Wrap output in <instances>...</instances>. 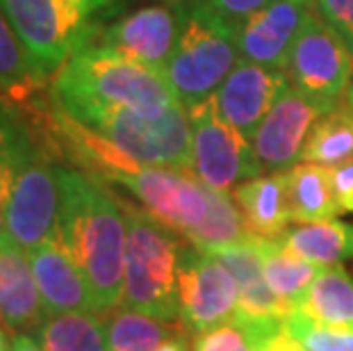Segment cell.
I'll use <instances>...</instances> for the list:
<instances>
[{
  "label": "cell",
  "instance_id": "29",
  "mask_svg": "<svg viewBox=\"0 0 353 351\" xmlns=\"http://www.w3.org/2000/svg\"><path fill=\"white\" fill-rule=\"evenodd\" d=\"M46 73L32 62L23 41L0 7V89L14 94H26L41 87Z\"/></svg>",
  "mask_w": 353,
  "mask_h": 351
},
{
  "label": "cell",
  "instance_id": "6",
  "mask_svg": "<svg viewBox=\"0 0 353 351\" xmlns=\"http://www.w3.org/2000/svg\"><path fill=\"white\" fill-rule=\"evenodd\" d=\"M0 208L10 240L28 253L57 233L62 208L59 167L28 135L0 176Z\"/></svg>",
  "mask_w": 353,
  "mask_h": 351
},
{
  "label": "cell",
  "instance_id": "17",
  "mask_svg": "<svg viewBox=\"0 0 353 351\" xmlns=\"http://www.w3.org/2000/svg\"><path fill=\"white\" fill-rule=\"evenodd\" d=\"M219 263L232 274L237 285V308L235 312L258 317V319H278L285 322L296 308L281 297L274 294L262 270V240H249L232 244L226 249L212 253Z\"/></svg>",
  "mask_w": 353,
  "mask_h": 351
},
{
  "label": "cell",
  "instance_id": "36",
  "mask_svg": "<svg viewBox=\"0 0 353 351\" xmlns=\"http://www.w3.org/2000/svg\"><path fill=\"white\" fill-rule=\"evenodd\" d=\"M12 351H43V347L32 338V335L19 333L17 338L12 340Z\"/></svg>",
  "mask_w": 353,
  "mask_h": 351
},
{
  "label": "cell",
  "instance_id": "5",
  "mask_svg": "<svg viewBox=\"0 0 353 351\" xmlns=\"http://www.w3.org/2000/svg\"><path fill=\"white\" fill-rule=\"evenodd\" d=\"M117 0H0V7L41 73H57L78 50L92 46L103 10Z\"/></svg>",
  "mask_w": 353,
  "mask_h": 351
},
{
  "label": "cell",
  "instance_id": "12",
  "mask_svg": "<svg viewBox=\"0 0 353 351\" xmlns=\"http://www.w3.org/2000/svg\"><path fill=\"white\" fill-rule=\"evenodd\" d=\"M326 112L294 85H288L251 139L260 169L278 174L296 167L303 160L307 137Z\"/></svg>",
  "mask_w": 353,
  "mask_h": 351
},
{
  "label": "cell",
  "instance_id": "38",
  "mask_svg": "<svg viewBox=\"0 0 353 351\" xmlns=\"http://www.w3.org/2000/svg\"><path fill=\"white\" fill-rule=\"evenodd\" d=\"M0 351H12V342H10V338H7L3 324H0Z\"/></svg>",
  "mask_w": 353,
  "mask_h": 351
},
{
  "label": "cell",
  "instance_id": "14",
  "mask_svg": "<svg viewBox=\"0 0 353 351\" xmlns=\"http://www.w3.org/2000/svg\"><path fill=\"white\" fill-rule=\"evenodd\" d=\"M180 17L167 7H144L128 14L121 21L101 28L94 46L110 48L114 53L164 71L176 48Z\"/></svg>",
  "mask_w": 353,
  "mask_h": 351
},
{
  "label": "cell",
  "instance_id": "16",
  "mask_svg": "<svg viewBox=\"0 0 353 351\" xmlns=\"http://www.w3.org/2000/svg\"><path fill=\"white\" fill-rule=\"evenodd\" d=\"M43 308L57 312H96V301L89 281L80 265L71 258L57 237H50L28 253Z\"/></svg>",
  "mask_w": 353,
  "mask_h": 351
},
{
  "label": "cell",
  "instance_id": "11",
  "mask_svg": "<svg viewBox=\"0 0 353 351\" xmlns=\"http://www.w3.org/2000/svg\"><path fill=\"white\" fill-rule=\"evenodd\" d=\"M178 292L180 326L194 335L226 322L237 308V285L232 274L212 253H203L185 242L180 246Z\"/></svg>",
  "mask_w": 353,
  "mask_h": 351
},
{
  "label": "cell",
  "instance_id": "25",
  "mask_svg": "<svg viewBox=\"0 0 353 351\" xmlns=\"http://www.w3.org/2000/svg\"><path fill=\"white\" fill-rule=\"evenodd\" d=\"M262 270H265V279L274 294L296 308L324 267L294 256L281 242L262 240Z\"/></svg>",
  "mask_w": 353,
  "mask_h": 351
},
{
  "label": "cell",
  "instance_id": "30",
  "mask_svg": "<svg viewBox=\"0 0 353 351\" xmlns=\"http://www.w3.org/2000/svg\"><path fill=\"white\" fill-rule=\"evenodd\" d=\"M283 333L290 335L305 351H353V328L314 322L301 310H294L283 322Z\"/></svg>",
  "mask_w": 353,
  "mask_h": 351
},
{
  "label": "cell",
  "instance_id": "34",
  "mask_svg": "<svg viewBox=\"0 0 353 351\" xmlns=\"http://www.w3.org/2000/svg\"><path fill=\"white\" fill-rule=\"evenodd\" d=\"M269 3L272 0H205L208 7H212L216 14L226 17L228 21H235V23H242Z\"/></svg>",
  "mask_w": 353,
  "mask_h": 351
},
{
  "label": "cell",
  "instance_id": "26",
  "mask_svg": "<svg viewBox=\"0 0 353 351\" xmlns=\"http://www.w3.org/2000/svg\"><path fill=\"white\" fill-rule=\"evenodd\" d=\"M105 335L108 351H155L174 331L167 322L119 305L105 315Z\"/></svg>",
  "mask_w": 353,
  "mask_h": 351
},
{
  "label": "cell",
  "instance_id": "13",
  "mask_svg": "<svg viewBox=\"0 0 353 351\" xmlns=\"http://www.w3.org/2000/svg\"><path fill=\"white\" fill-rule=\"evenodd\" d=\"M288 85L290 80L285 71L239 59L235 69L216 89L212 103L223 121L253 139L262 119L269 114Z\"/></svg>",
  "mask_w": 353,
  "mask_h": 351
},
{
  "label": "cell",
  "instance_id": "39",
  "mask_svg": "<svg viewBox=\"0 0 353 351\" xmlns=\"http://www.w3.org/2000/svg\"><path fill=\"white\" fill-rule=\"evenodd\" d=\"M344 101H347V108L353 112V80H351V85L347 89V94H344Z\"/></svg>",
  "mask_w": 353,
  "mask_h": 351
},
{
  "label": "cell",
  "instance_id": "9",
  "mask_svg": "<svg viewBox=\"0 0 353 351\" xmlns=\"http://www.w3.org/2000/svg\"><path fill=\"white\" fill-rule=\"evenodd\" d=\"M285 73L290 85L330 112L344 99L353 80V50L333 28L310 12L292 43Z\"/></svg>",
  "mask_w": 353,
  "mask_h": 351
},
{
  "label": "cell",
  "instance_id": "35",
  "mask_svg": "<svg viewBox=\"0 0 353 351\" xmlns=\"http://www.w3.org/2000/svg\"><path fill=\"white\" fill-rule=\"evenodd\" d=\"M185 335H187V331H185V328H180L178 333H174L171 338L164 340L155 351H192L190 349V342H187Z\"/></svg>",
  "mask_w": 353,
  "mask_h": 351
},
{
  "label": "cell",
  "instance_id": "22",
  "mask_svg": "<svg viewBox=\"0 0 353 351\" xmlns=\"http://www.w3.org/2000/svg\"><path fill=\"white\" fill-rule=\"evenodd\" d=\"M314 322L353 328V281L342 265L324 267L296 305Z\"/></svg>",
  "mask_w": 353,
  "mask_h": 351
},
{
  "label": "cell",
  "instance_id": "3",
  "mask_svg": "<svg viewBox=\"0 0 353 351\" xmlns=\"http://www.w3.org/2000/svg\"><path fill=\"white\" fill-rule=\"evenodd\" d=\"M180 32L164 69L171 89L187 110L212 99L239 62V23L216 14L205 3L178 12Z\"/></svg>",
  "mask_w": 353,
  "mask_h": 351
},
{
  "label": "cell",
  "instance_id": "21",
  "mask_svg": "<svg viewBox=\"0 0 353 351\" xmlns=\"http://www.w3.org/2000/svg\"><path fill=\"white\" fill-rule=\"evenodd\" d=\"M278 242L307 263L330 267L353 256V226L337 219L299 223Z\"/></svg>",
  "mask_w": 353,
  "mask_h": 351
},
{
  "label": "cell",
  "instance_id": "2",
  "mask_svg": "<svg viewBox=\"0 0 353 351\" xmlns=\"http://www.w3.org/2000/svg\"><path fill=\"white\" fill-rule=\"evenodd\" d=\"M52 94L66 114L89 108H123L144 117H162L180 103L164 71L94 43L78 50L55 73Z\"/></svg>",
  "mask_w": 353,
  "mask_h": 351
},
{
  "label": "cell",
  "instance_id": "24",
  "mask_svg": "<svg viewBox=\"0 0 353 351\" xmlns=\"http://www.w3.org/2000/svg\"><path fill=\"white\" fill-rule=\"evenodd\" d=\"M43 351H108L105 315L96 312H57L46 315L37 328Z\"/></svg>",
  "mask_w": 353,
  "mask_h": 351
},
{
  "label": "cell",
  "instance_id": "20",
  "mask_svg": "<svg viewBox=\"0 0 353 351\" xmlns=\"http://www.w3.org/2000/svg\"><path fill=\"white\" fill-rule=\"evenodd\" d=\"M285 188L292 221H324L335 219L342 212L330 185V167L299 162L296 167L285 171Z\"/></svg>",
  "mask_w": 353,
  "mask_h": 351
},
{
  "label": "cell",
  "instance_id": "40",
  "mask_svg": "<svg viewBox=\"0 0 353 351\" xmlns=\"http://www.w3.org/2000/svg\"><path fill=\"white\" fill-rule=\"evenodd\" d=\"M292 351H305V349H301V347H299V345H294V349H292Z\"/></svg>",
  "mask_w": 353,
  "mask_h": 351
},
{
  "label": "cell",
  "instance_id": "32",
  "mask_svg": "<svg viewBox=\"0 0 353 351\" xmlns=\"http://www.w3.org/2000/svg\"><path fill=\"white\" fill-rule=\"evenodd\" d=\"M28 132L14 121V117L7 112V108L0 103V176L10 167L14 155H17L21 141L26 139Z\"/></svg>",
  "mask_w": 353,
  "mask_h": 351
},
{
  "label": "cell",
  "instance_id": "27",
  "mask_svg": "<svg viewBox=\"0 0 353 351\" xmlns=\"http://www.w3.org/2000/svg\"><path fill=\"white\" fill-rule=\"evenodd\" d=\"M253 237L244 226L242 212L235 203V199L228 192L212 190V199H210V210L205 219L199 226L190 240L192 246H196L203 253H216L226 246L249 242Z\"/></svg>",
  "mask_w": 353,
  "mask_h": 351
},
{
  "label": "cell",
  "instance_id": "31",
  "mask_svg": "<svg viewBox=\"0 0 353 351\" xmlns=\"http://www.w3.org/2000/svg\"><path fill=\"white\" fill-rule=\"evenodd\" d=\"M310 7L353 50V0H312Z\"/></svg>",
  "mask_w": 353,
  "mask_h": 351
},
{
  "label": "cell",
  "instance_id": "8",
  "mask_svg": "<svg viewBox=\"0 0 353 351\" xmlns=\"http://www.w3.org/2000/svg\"><path fill=\"white\" fill-rule=\"evenodd\" d=\"M105 178L125 188L155 221L187 242L210 210L212 188L203 185L190 171L130 162L123 169L110 171Z\"/></svg>",
  "mask_w": 353,
  "mask_h": 351
},
{
  "label": "cell",
  "instance_id": "15",
  "mask_svg": "<svg viewBox=\"0 0 353 351\" xmlns=\"http://www.w3.org/2000/svg\"><path fill=\"white\" fill-rule=\"evenodd\" d=\"M310 12V5L301 0H272L239 23V59L285 71L292 43Z\"/></svg>",
  "mask_w": 353,
  "mask_h": 351
},
{
  "label": "cell",
  "instance_id": "28",
  "mask_svg": "<svg viewBox=\"0 0 353 351\" xmlns=\"http://www.w3.org/2000/svg\"><path fill=\"white\" fill-rule=\"evenodd\" d=\"M349 158H353V112L337 106L312 128L303 148V162L335 167Z\"/></svg>",
  "mask_w": 353,
  "mask_h": 351
},
{
  "label": "cell",
  "instance_id": "4",
  "mask_svg": "<svg viewBox=\"0 0 353 351\" xmlns=\"http://www.w3.org/2000/svg\"><path fill=\"white\" fill-rule=\"evenodd\" d=\"M125 260L121 305L160 322L180 324L178 263L183 242L146 210L123 205Z\"/></svg>",
  "mask_w": 353,
  "mask_h": 351
},
{
  "label": "cell",
  "instance_id": "18",
  "mask_svg": "<svg viewBox=\"0 0 353 351\" xmlns=\"http://www.w3.org/2000/svg\"><path fill=\"white\" fill-rule=\"evenodd\" d=\"M28 251L14 242L0 246V324L12 331H37L46 319Z\"/></svg>",
  "mask_w": 353,
  "mask_h": 351
},
{
  "label": "cell",
  "instance_id": "37",
  "mask_svg": "<svg viewBox=\"0 0 353 351\" xmlns=\"http://www.w3.org/2000/svg\"><path fill=\"white\" fill-rule=\"evenodd\" d=\"M7 242H12V240H10V233H7L5 212H3V208H0V246H3V244H7Z\"/></svg>",
  "mask_w": 353,
  "mask_h": 351
},
{
  "label": "cell",
  "instance_id": "19",
  "mask_svg": "<svg viewBox=\"0 0 353 351\" xmlns=\"http://www.w3.org/2000/svg\"><path fill=\"white\" fill-rule=\"evenodd\" d=\"M232 199L242 212L244 226L253 240L278 242L288 233L292 214L288 205L285 171L255 176L232 190Z\"/></svg>",
  "mask_w": 353,
  "mask_h": 351
},
{
  "label": "cell",
  "instance_id": "7",
  "mask_svg": "<svg viewBox=\"0 0 353 351\" xmlns=\"http://www.w3.org/2000/svg\"><path fill=\"white\" fill-rule=\"evenodd\" d=\"M69 117L99 132L134 162L190 171L192 119L183 103L162 117H144L123 108H89Z\"/></svg>",
  "mask_w": 353,
  "mask_h": 351
},
{
  "label": "cell",
  "instance_id": "41",
  "mask_svg": "<svg viewBox=\"0 0 353 351\" xmlns=\"http://www.w3.org/2000/svg\"><path fill=\"white\" fill-rule=\"evenodd\" d=\"M301 3H307V5H312V0H301Z\"/></svg>",
  "mask_w": 353,
  "mask_h": 351
},
{
  "label": "cell",
  "instance_id": "10",
  "mask_svg": "<svg viewBox=\"0 0 353 351\" xmlns=\"http://www.w3.org/2000/svg\"><path fill=\"white\" fill-rule=\"evenodd\" d=\"M192 119V164L190 174L203 185L228 192L235 185L260 176L253 141L223 121L212 99L190 110Z\"/></svg>",
  "mask_w": 353,
  "mask_h": 351
},
{
  "label": "cell",
  "instance_id": "23",
  "mask_svg": "<svg viewBox=\"0 0 353 351\" xmlns=\"http://www.w3.org/2000/svg\"><path fill=\"white\" fill-rule=\"evenodd\" d=\"M283 333L278 319H258L232 312L226 322L192 338V351H265Z\"/></svg>",
  "mask_w": 353,
  "mask_h": 351
},
{
  "label": "cell",
  "instance_id": "33",
  "mask_svg": "<svg viewBox=\"0 0 353 351\" xmlns=\"http://www.w3.org/2000/svg\"><path fill=\"white\" fill-rule=\"evenodd\" d=\"M330 185L342 212H353V158L330 167Z\"/></svg>",
  "mask_w": 353,
  "mask_h": 351
},
{
  "label": "cell",
  "instance_id": "1",
  "mask_svg": "<svg viewBox=\"0 0 353 351\" xmlns=\"http://www.w3.org/2000/svg\"><path fill=\"white\" fill-rule=\"evenodd\" d=\"M62 208L55 237L85 272L96 312L108 315L121 305L125 260L123 205L96 178L59 167Z\"/></svg>",
  "mask_w": 353,
  "mask_h": 351
}]
</instances>
